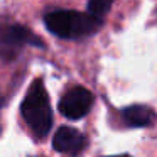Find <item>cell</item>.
I'll return each instance as SVG.
<instances>
[{"instance_id": "4", "label": "cell", "mask_w": 157, "mask_h": 157, "mask_svg": "<svg viewBox=\"0 0 157 157\" xmlns=\"http://www.w3.org/2000/svg\"><path fill=\"white\" fill-rule=\"evenodd\" d=\"M93 105V95L86 88L76 86L69 90L59 101V112L71 120H78L90 112Z\"/></svg>"}, {"instance_id": "3", "label": "cell", "mask_w": 157, "mask_h": 157, "mask_svg": "<svg viewBox=\"0 0 157 157\" xmlns=\"http://www.w3.org/2000/svg\"><path fill=\"white\" fill-rule=\"evenodd\" d=\"M37 46L41 48V37L34 34L31 29L19 24H4L0 25V59L12 61L17 58L24 46Z\"/></svg>"}, {"instance_id": "8", "label": "cell", "mask_w": 157, "mask_h": 157, "mask_svg": "<svg viewBox=\"0 0 157 157\" xmlns=\"http://www.w3.org/2000/svg\"><path fill=\"white\" fill-rule=\"evenodd\" d=\"M108 157H132V155H108Z\"/></svg>"}, {"instance_id": "2", "label": "cell", "mask_w": 157, "mask_h": 157, "mask_svg": "<svg viewBox=\"0 0 157 157\" xmlns=\"http://www.w3.org/2000/svg\"><path fill=\"white\" fill-rule=\"evenodd\" d=\"M21 112L25 123L31 127L36 137H46L52 125V112L49 103L48 91L44 88L42 79H36L31 85L25 98L22 100Z\"/></svg>"}, {"instance_id": "7", "label": "cell", "mask_w": 157, "mask_h": 157, "mask_svg": "<svg viewBox=\"0 0 157 157\" xmlns=\"http://www.w3.org/2000/svg\"><path fill=\"white\" fill-rule=\"evenodd\" d=\"M113 2L115 0H88V12L95 17L101 19V15H105L110 10Z\"/></svg>"}, {"instance_id": "1", "label": "cell", "mask_w": 157, "mask_h": 157, "mask_svg": "<svg viewBox=\"0 0 157 157\" xmlns=\"http://www.w3.org/2000/svg\"><path fill=\"white\" fill-rule=\"evenodd\" d=\"M44 24L51 34L61 39H81L91 36L101 27V19L88 12L76 10H56L44 17Z\"/></svg>"}, {"instance_id": "5", "label": "cell", "mask_w": 157, "mask_h": 157, "mask_svg": "<svg viewBox=\"0 0 157 157\" xmlns=\"http://www.w3.org/2000/svg\"><path fill=\"white\" fill-rule=\"evenodd\" d=\"M85 135L71 127H61L54 133L52 147L61 154H78L85 147Z\"/></svg>"}, {"instance_id": "6", "label": "cell", "mask_w": 157, "mask_h": 157, "mask_svg": "<svg viewBox=\"0 0 157 157\" xmlns=\"http://www.w3.org/2000/svg\"><path fill=\"white\" fill-rule=\"evenodd\" d=\"M123 118L132 127H147L154 122L155 115L149 106L144 105H132L123 110Z\"/></svg>"}]
</instances>
